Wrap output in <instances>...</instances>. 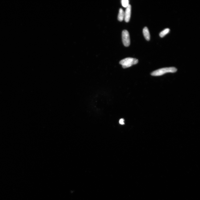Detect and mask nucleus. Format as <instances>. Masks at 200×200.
Listing matches in <instances>:
<instances>
[{
  "instance_id": "0eeeda50",
  "label": "nucleus",
  "mask_w": 200,
  "mask_h": 200,
  "mask_svg": "<svg viewBox=\"0 0 200 200\" xmlns=\"http://www.w3.org/2000/svg\"><path fill=\"white\" fill-rule=\"evenodd\" d=\"M170 31V29L169 28H166L160 33V36L161 37H163L166 35L168 34Z\"/></svg>"
},
{
  "instance_id": "20e7f679",
  "label": "nucleus",
  "mask_w": 200,
  "mask_h": 200,
  "mask_svg": "<svg viewBox=\"0 0 200 200\" xmlns=\"http://www.w3.org/2000/svg\"><path fill=\"white\" fill-rule=\"evenodd\" d=\"M131 12V6L129 5L126 8V10L124 12V20L126 22H128L130 20Z\"/></svg>"
},
{
  "instance_id": "7ed1b4c3",
  "label": "nucleus",
  "mask_w": 200,
  "mask_h": 200,
  "mask_svg": "<svg viewBox=\"0 0 200 200\" xmlns=\"http://www.w3.org/2000/svg\"><path fill=\"white\" fill-rule=\"evenodd\" d=\"M122 39L124 45L126 47L130 45V39L129 33L127 30H124L122 32Z\"/></svg>"
},
{
  "instance_id": "f03ea898",
  "label": "nucleus",
  "mask_w": 200,
  "mask_h": 200,
  "mask_svg": "<svg viewBox=\"0 0 200 200\" xmlns=\"http://www.w3.org/2000/svg\"><path fill=\"white\" fill-rule=\"evenodd\" d=\"M138 60L136 58H127L121 60L120 64L122 65L124 68L129 67L132 65H135L138 63Z\"/></svg>"
},
{
  "instance_id": "423d86ee",
  "label": "nucleus",
  "mask_w": 200,
  "mask_h": 200,
  "mask_svg": "<svg viewBox=\"0 0 200 200\" xmlns=\"http://www.w3.org/2000/svg\"><path fill=\"white\" fill-rule=\"evenodd\" d=\"M124 12L122 8L119 9V14L118 16V19L120 22H122L124 19Z\"/></svg>"
},
{
  "instance_id": "39448f33",
  "label": "nucleus",
  "mask_w": 200,
  "mask_h": 200,
  "mask_svg": "<svg viewBox=\"0 0 200 200\" xmlns=\"http://www.w3.org/2000/svg\"><path fill=\"white\" fill-rule=\"evenodd\" d=\"M143 33L146 40L149 41L150 39V35L148 29L147 27H145L143 28Z\"/></svg>"
},
{
  "instance_id": "1a4fd4ad",
  "label": "nucleus",
  "mask_w": 200,
  "mask_h": 200,
  "mask_svg": "<svg viewBox=\"0 0 200 200\" xmlns=\"http://www.w3.org/2000/svg\"><path fill=\"white\" fill-rule=\"evenodd\" d=\"M119 122L120 124H122V125H123V124H124V120L123 119H121L120 120Z\"/></svg>"
},
{
  "instance_id": "f257e3e1",
  "label": "nucleus",
  "mask_w": 200,
  "mask_h": 200,
  "mask_svg": "<svg viewBox=\"0 0 200 200\" xmlns=\"http://www.w3.org/2000/svg\"><path fill=\"white\" fill-rule=\"evenodd\" d=\"M177 71V69L174 67L163 68L153 71L151 75L153 76H160L167 73H175Z\"/></svg>"
},
{
  "instance_id": "6e6552de",
  "label": "nucleus",
  "mask_w": 200,
  "mask_h": 200,
  "mask_svg": "<svg viewBox=\"0 0 200 200\" xmlns=\"http://www.w3.org/2000/svg\"><path fill=\"white\" fill-rule=\"evenodd\" d=\"M121 3L122 6L124 8H127L129 5L128 0H122Z\"/></svg>"
}]
</instances>
